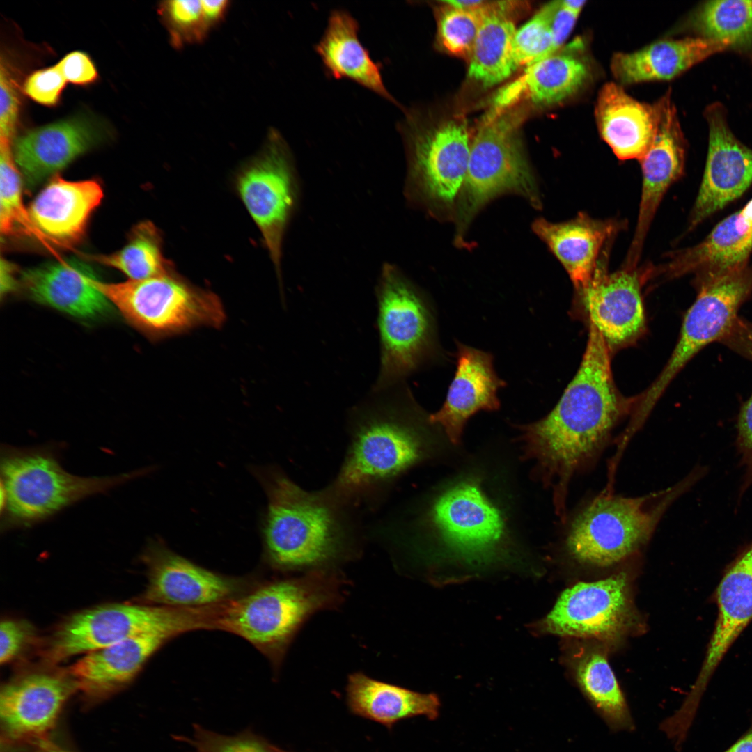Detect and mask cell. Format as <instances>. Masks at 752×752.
Listing matches in <instances>:
<instances>
[{"label":"cell","mask_w":752,"mask_h":752,"mask_svg":"<svg viewBox=\"0 0 752 752\" xmlns=\"http://www.w3.org/2000/svg\"><path fill=\"white\" fill-rule=\"evenodd\" d=\"M611 244L603 251L589 283L579 292L589 323L598 331L611 351L629 344L645 329L641 287L648 279L645 268L622 267L609 272L607 262Z\"/></svg>","instance_id":"obj_16"},{"label":"cell","mask_w":752,"mask_h":752,"mask_svg":"<svg viewBox=\"0 0 752 752\" xmlns=\"http://www.w3.org/2000/svg\"><path fill=\"white\" fill-rule=\"evenodd\" d=\"M698 295L687 311L677 343L668 362L650 387L638 396L634 414L642 422L677 374L700 350L721 340L737 320L752 293V265L717 276H696Z\"/></svg>","instance_id":"obj_8"},{"label":"cell","mask_w":752,"mask_h":752,"mask_svg":"<svg viewBox=\"0 0 752 752\" xmlns=\"http://www.w3.org/2000/svg\"><path fill=\"white\" fill-rule=\"evenodd\" d=\"M107 134L100 120L77 116L18 136L13 146V157L27 186L33 188L100 143Z\"/></svg>","instance_id":"obj_21"},{"label":"cell","mask_w":752,"mask_h":752,"mask_svg":"<svg viewBox=\"0 0 752 752\" xmlns=\"http://www.w3.org/2000/svg\"><path fill=\"white\" fill-rule=\"evenodd\" d=\"M724 107L709 105L707 160L702 182L691 212L689 230L740 197L752 184V149L733 134Z\"/></svg>","instance_id":"obj_18"},{"label":"cell","mask_w":752,"mask_h":752,"mask_svg":"<svg viewBox=\"0 0 752 752\" xmlns=\"http://www.w3.org/2000/svg\"><path fill=\"white\" fill-rule=\"evenodd\" d=\"M1 295L7 294L15 289L18 281L16 277V267L10 261L1 258Z\"/></svg>","instance_id":"obj_49"},{"label":"cell","mask_w":752,"mask_h":752,"mask_svg":"<svg viewBox=\"0 0 752 752\" xmlns=\"http://www.w3.org/2000/svg\"><path fill=\"white\" fill-rule=\"evenodd\" d=\"M159 14L176 49L199 43L210 33L204 22L201 0H169L161 2Z\"/></svg>","instance_id":"obj_40"},{"label":"cell","mask_w":752,"mask_h":752,"mask_svg":"<svg viewBox=\"0 0 752 752\" xmlns=\"http://www.w3.org/2000/svg\"><path fill=\"white\" fill-rule=\"evenodd\" d=\"M637 620L629 579L620 572L567 588L531 629L540 634L611 641L629 633Z\"/></svg>","instance_id":"obj_13"},{"label":"cell","mask_w":752,"mask_h":752,"mask_svg":"<svg viewBox=\"0 0 752 752\" xmlns=\"http://www.w3.org/2000/svg\"><path fill=\"white\" fill-rule=\"evenodd\" d=\"M435 11L439 44L448 53L470 59L480 26L483 10H464L443 1Z\"/></svg>","instance_id":"obj_39"},{"label":"cell","mask_w":752,"mask_h":752,"mask_svg":"<svg viewBox=\"0 0 752 752\" xmlns=\"http://www.w3.org/2000/svg\"><path fill=\"white\" fill-rule=\"evenodd\" d=\"M43 752H71L64 749L48 739H42L36 744Z\"/></svg>","instance_id":"obj_51"},{"label":"cell","mask_w":752,"mask_h":752,"mask_svg":"<svg viewBox=\"0 0 752 752\" xmlns=\"http://www.w3.org/2000/svg\"><path fill=\"white\" fill-rule=\"evenodd\" d=\"M67 82L84 86L93 83L98 77L95 65L87 54L73 51L56 64Z\"/></svg>","instance_id":"obj_47"},{"label":"cell","mask_w":752,"mask_h":752,"mask_svg":"<svg viewBox=\"0 0 752 752\" xmlns=\"http://www.w3.org/2000/svg\"><path fill=\"white\" fill-rule=\"evenodd\" d=\"M736 445L744 468L743 486L752 484V395L740 409L737 423Z\"/></svg>","instance_id":"obj_45"},{"label":"cell","mask_w":752,"mask_h":752,"mask_svg":"<svg viewBox=\"0 0 752 752\" xmlns=\"http://www.w3.org/2000/svg\"><path fill=\"white\" fill-rule=\"evenodd\" d=\"M734 47L728 41L703 37L656 41L611 59L614 77L621 84L670 80L709 56Z\"/></svg>","instance_id":"obj_29"},{"label":"cell","mask_w":752,"mask_h":752,"mask_svg":"<svg viewBox=\"0 0 752 752\" xmlns=\"http://www.w3.org/2000/svg\"><path fill=\"white\" fill-rule=\"evenodd\" d=\"M78 691L66 672H35L8 682L0 694L1 726L6 737L36 744L47 739L69 697Z\"/></svg>","instance_id":"obj_19"},{"label":"cell","mask_w":752,"mask_h":752,"mask_svg":"<svg viewBox=\"0 0 752 752\" xmlns=\"http://www.w3.org/2000/svg\"><path fill=\"white\" fill-rule=\"evenodd\" d=\"M342 587L339 576L324 568L276 581L224 608L217 627L243 637L279 660L306 620L339 604Z\"/></svg>","instance_id":"obj_5"},{"label":"cell","mask_w":752,"mask_h":752,"mask_svg":"<svg viewBox=\"0 0 752 752\" xmlns=\"http://www.w3.org/2000/svg\"><path fill=\"white\" fill-rule=\"evenodd\" d=\"M377 297L381 354L373 392L400 384L425 361L432 346L428 307L395 267H383Z\"/></svg>","instance_id":"obj_9"},{"label":"cell","mask_w":752,"mask_h":752,"mask_svg":"<svg viewBox=\"0 0 752 752\" xmlns=\"http://www.w3.org/2000/svg\"><path fill=\"white\" fill-rule=\"evenodd\" d=\"M701 37L730 42L733 46L752 40V0L705 2L694 16Z\"/></svg>","instance_id":"obj_37"},{"label":"cell","mask_w":752,"mask_h":752,"mask_svg":"<svg viewBox=\"0 0 752 752\" xmlns=\"http://www.w3.org/2000/svg\"><path fill=\"white\" fill-rule=\"evenodd\" d=\"M573 678L594 711L614 733L631 732L634 722L625 695L600 649H589L572 666Z\"/></svg>","instance_id":"obj_34"},{"label":"cell","mask_w":752,"mask_h":752,"mask_svg":"<svg viewBox=\"0 0 752 752\" xmlns=\"http://www.w3.org/2000/svg\"><path fill=\"white\" fill-rule=\"evenodd\" d=\"M622 228L617 220L595 219L584 212L558 223L538 219L533 225L578 292L589 283L603 251Z\"/></svg>","instance_id":"obj_26"},{"label":"cell","mask_w":752,"mask_h":752,"mask_svg":"<svg viewBox=\"0 0 752 752\" xmlns=\"http://www.w3.org/2000/svg\"><path fill=\"white\" fill-rule=\"evenodd\" d=\"M705 473V468L697 467L674 485L641 496L618 495L604 488L562 522L566 554L579 563L595 567L627 560L649 542L671 505Z\"/></svg>","instance_id":"obj_4"},{"label":"cell","mask_w":752,"mask_h":752,"mask_svg":"<svg viewBox=\"0 0 752 752\" xmlns=\"http://www.w3.org/2000/svg\"><path fill=\"white\" fill-rule=\"evenodd\" d=\"M390 389L352 407L348 444L339 470L325 488L360 512L374 510L398 480L425 457V439L404 393Z\"/></svg>","instance_id":"obj_2"},{"label":"cell","mask_w":752,"mask_h":752,"mask_svg":"<svg viewBox=\"0 0 752 752\" xmlns=\"http://www.w3.org/2000/svg\"><path fill=\"white\" fill-rule=\"evenodd\" d=\"M103 198L97 180L72 181L56 175L31 203L30 218L45 240L62 246L78 244Z\"/></svg>","instance_id":"obj_24"},{"label":"cell","mask_w":752,"mask_h":752,"mask_svg":"<svg viewBox=\"0 0 752 752\" xmlns=\"http://www.w3.org/2000/svg\"><path fill=\"white\" fill-rule=\"evenodd\" d=\"M611 350L595 327L579 367L557 404L545 417L519 425L524 457L535 460L537 476L551 490L555 512L567 515L572 479L591 469L612 441L613 431L631 415L636 398L617 389Z\"/></svg>","instance_id":"obj_1"},{"label":"cell","mask_w":752,"mask_h":752,"mask_svg":"<svg viewBox=\"0 0 752 752\" xmlns=\"http://www.w3.org/2000/svg\"><path fill=\"white\" fill-rule=\"evenodd\" d=\"M148 565L146 601L175 609L217 604L233 596L240 583L202 567L152 541L143 556Z\"/></svg>","instance_id":"obj_20"},{"label":"cell","mask_w":752,"mask_h":752,"mask_svg":"<svg viewBox=\"0 0 752 752\" xmlns=\"http://www.w3.org/2000/svg\"><path fill=\"white\" fill-rule=\"evenodd\" d=\"M80 477L65 471L46 448L6 446L1 455V511L4 529L29 526L89 496L146 473Z\"/></svg>","instance_id":"obj_6"},{"label":"cell","mask_w":752,"mask_h":752,"mask_svg":"<svg viewBox=\"0 0 752 752\" xmlns=\"http://www.w3.org/2000/svg\"><path fill=\"white\" fill-rule=\"evenodd\" d=\"M10 142L0 139L1 233L5 237L35 236L45 242L24 206L21 173L14 159Z\"/></svg>","instance_id":"obj_38"},{"label":"cell","mask_w":752,"mask_h":752,"mask_svg":"<svg viewBox=\"0 0 752 752\" xmlns=\"http://www.w3.org/2000/svg\"><path fill=\"white\" fill-rule=\"evenodd\" d=\"M32 634L29 625L6 619L0 625V662L8 663L22 650Z\"/></svg>","instance_id":"obj_46"},{"label":"cell","mask_w":752,"mask_h":752,"mask_svg":"<svg viewBox=\"0 0 752 752\" xmlns=\"http://www.w3.org/2000/svg\"><path fill=\"white\" fill-rule=\"evenodd\" d=\"M88 265L63 260L23 272L20 284L32 299L79 318L104 314L109 301L92 283Z\"/></svg>","instance_id":"obj_28"},{"label":"cell","mask_w":752,"mask_h":752,"mask_svg":"<svg viewBox=\"0 0 752 752\" xmlns=\"http://www.w3.org/2000/svg\"><path fill=\"white\" fill-rule=\"evenodd\" d=\"M173 635L150 632L86 654L68 670L78 691L91 700L121 689L139 673L148 658Z\"/></svg>","instance_id":"obj_27"},{"label":"cell","mask_w":752,"mask_h":752,"mask_svg":"<svg viewBox=\"0 0 752 752\" xmlns=\"http://www.w3.org/2000/svg\"><path fill=\"white\" fill-rule=\"evenodd\" d=\"M582 42L573 41L532 65L517 79L494 96L489 109L499 111L526 100L535 106L548 107L577 93L590 76L588 62L581 53Z\"/></svg>","instance_id":"obj_25"},{"label":"cell","mask_w":752,"mask_h":752,"mask_svg":"<svg viewBox=\"0 0 752 752\" xmlns=\"http://www.w3.org/2000/svg\"><path fill=\"white\" fill-rule=\"evenodd\" d=\"M66 80L57 65L33 72L26 79L23 91L33 101L55 106L61 98Z\"/></svg>","instance_id":"obj_43"},{"label":"cell","mask_w":752,"mask_h":752,"mask_svg":"<svg viewBox=\"0 0 752 752\" xmlns=\"http://www.w3.org/2000/svg\"><path fill=\"white\" fill-rule=\"evenodd\" d=\"M201 4L204 22L209 31L223 20L230 7L228 0H201Z\"/></svg>","instance_id":"obj_48"},{"label":"cell","mask_w":752,"mask_h":752,"mask_svg":"<svg viewBox=\"0 0 752 752\" xmlns=\"http://www.w3.org/2000/svg\"><path fill=\"white\" fill-rule=\"evenodd\" d=\"M718 616L698 675L683 703L696 711L723 657L752 620V541L728 568L716 590Z\"/></svg>","instance_id":"obj_22"},{"label":"cell","mask_w":752,"mask_h":752,"mask_svg":"<svg viewBox=\"0 0 752 752\" xmlns=\"http://www.w3.org/2000/svg\"><path fill=\"white\" fill-rule=\"evenodd\" d=\"M359 25L348 12L331 11L327 25L314 49L329 77L347 79L397 104L386 88L380 63L374 61L358 37Z\"/></svg>","instance_id":"obj_32"},{"label":"cell","mask_w":752,"mask_h":752,"mask_svg":"<svg viewBox=\"0 0 752 752\" xmlns=\"http://www.w3.org/2000/svg\"><path fill=\"white\" fill-rule=\"evenodd\" d=\"M346 696L353 713L389 727L416 716L434 719L440 707L434 694L414 691L376 680L362 673L350 675Z\"/></svg>","instance_id":"obj_33"},{"label":"cell","mask_w":752,"mask_h":752,"mask_svg":"<svg viewBox=\"0 0 752 752\" xmlns=\"http://www.w3.org/2000/svg\"><path fill=\"white\" fill-rule=\"evenodd\" d=\"M6 60L0 67V139L11 141L20 106L17 84Z\"/></svg>","instance_id":"obj_44"},{"label":"cell","mask_w":752,"mask_h":752,"mask_svg":"<svg viewBox=\"0 0 752 752\" xmlns=\"http://www.w3.org/2000/svg\"><path fill=\"white\" fill-rule=\"evenodd\" d=\"M551 2L545 5L516 31L514 54L518 67L533 63L558 52L551 29Z\"/></svg>","instance_id":"obj_41"},{"label":"cell","mask_w":752,"mask_h":752,"mask_svg":"<svg viewBox=\"0 0 752 752\" xmlns=\"http://www.w3.org/2000/svg\"><path fill=\"white\" fill-rule=\"evenodd\" d=\"M516 31L510 17L493 8L483 9L469 59V77L484 87L508 78L518 68L513 47Z\"/></svg>","instance_id":"obj_35"},{"label":"cell","mask_w":752,"mask_h":752,"mask_svg":"<svg viewBox=\"0 0 752 752\" xmlns=\"http://www.w3.org/2000/svg\"><path fill=\"white\" fill-rule=\"evenodd\" d=\"M428 519L444 542L467 560H489L506 538L502 515L473 479L460 481L439 496Z\"/></svg>","instance_id":"obj_15"},{"label":"cell","mask_w":752,"mask_h":752,"mask_svg":"<svg viewBox=\"0 0 752 752\" xmlns=\"http://www.w3.org/2000/svg\"><path fill=\"white\" fill-rule=\"evenodd\" d=\"M90 258L118 269L132 280L152 278L171 271L163 255L162 234L153 223L147 221L133 228L127 244L121 249Z\"/></svg>","instance_id":"obj_36"},{"label":"cell","mask_w":752,"mask_h":752,"mask_svg":"<svg viewBox=\"0 0 752 752\" xmlns=\"http://www.w3.org/2000/svg\"><path fill=\"white\" fill-rule=\"evenodd\" d=\"M253 473L267 497L262 533L273 566L319 568L352 552L363 529L359 511L325 487L302 488L278 467L256 468Z\"/></svg>","instance_id":"obj_3"},{"label":"cell","mask_w":752,"mask_h":752,"mask_svg":"<svg viewBox=\"0 0 752 752\" xmlns=\"http://www.w3.org/2000/svg\"><path fill=\"white\" fill-rule=\"evenodd\" d=\"M457 344L456 370L446 400L441 409L428 418L430 423L441 425L454 445L460 442L464 425L471 416L480 410L499 409L497 391L506 386L494 371L490 353Z\"/></svg>","instance_id":"obj_23"},{"label":"cell","mask_w":752,"mask_h":752,"mask_svg":"<svg viewBox=\"0 0 752 752\" xmlns=\"http://www.w3.org/2000/svg\"><path fill=\"white\" fill-rule=\"evenodd\" d=\"M657 123L648 150L639 161L642 187L636 224L623 267L637 268L650 226L665 194L684 173L686 145L669 93L654 104Z\"/></svg>","instance_id":"obj_17"},{"label":"cell","mask_w":752,"mask_h":752,"mask_svg":"<svg viewBox=\"0 0 752 752\" xmlns=\"http://www.w3.org/2000/svg\"><path fill=\"white\" fill-rule=\"evenodd\" d=\"M523 111L489 110L471 141L464 187L471 211L508 191L539 202L519 137Z\"/></svg>","instance_id":"obj_11"},{"label":"cell","mask_w":752,"mask_h":752,"mask_svg":"<svg viewBox=\"0 0 752 752\" xmlns=\"http://www.w3.org/2000/svg\"><path fill=\"white\" fill-rule=\"evenodd\" d=\"M93 285L133 327L152 338L178 334L201 326L218 328L225 321L219 297L171 272L141 280Z\"/></svg>","instance_id":"obj_7"},{"label":"cell","mask_w":752,"mask_h":752,"mask_svg":"<svg viewBox=\"0 0 752 752\" xmlns=\"http://www.w3.org/2000/svg\"><path fill=\"white\" fill-rule=\"evenodd\" d=\"M723 752H752V716L748 729Z\"/></svg>","instance_id":"obj_50"},{"label":"cell","mask_w":752,"mask_h":752,"mask_svg":"<svg viewBox=\"0 0 752 752\" xmlns=\"http://www.w3.org/2000/svg\"><path fill=\"white\" fill-rule=\"evenodd\" d=\"M202 611L162 606L110 604L72 615L53 634L46 657L53 663L87 654L140 634L164 632L173 636L208 627Z\"/></svg>","instance_id":"obj_10"},{"label":"cell","mask_w":752,"mask_h":752,"mask_svg":"<svg viewBox=\"0 0 752 752\" xmlns=\"http://www.w3.org/2000/svg\"><path fill=\"white\" fill-rule=\"evenodd\" d=\"M236 188L281 280L283 241L297 188L292 157L279 131L271 129L262 150L241 169Z\"/></svg>","instance_id":"obj_12"},{"label":"cell","mask_w":752,"mask_h":752,"mask_svg":"<svg viewBox=\"0 0 752 752\" xmlns=\"http://www.w3.org/2000/svg\"><path fill=\"white\" fill-rule=\"evenodd\" d=\"M751 252L752 229L738 211L716 224L700 243L673 253L659 267H650V274L717 276L746 265Z\"/></svg>","instance_id":"obj_30"},{"label":"cell","mask_w":752,"mask_h":752,"mask_svg":"<svg viewBox=\"0 0 752 752\" xmlns=\"http://www.w3.org/2000/svg\"><path fill=\"white\" fill-rule=\"evenodd\" d=\"M595 119L602 139L621 160H640L653 141L657 117L655 106L641 102L615 83L600 89Z\"/></svg>","instance_id":"obj_31"},{"label":"cell","mask_w":752,"mask_h":752,"mask_svg":"<svg viewBox=\"0 0 752 752\" xmlns=\"http://www.w3.org/2000/svg\"><path fill=\"white\" fill-rule=\"evenodd\" d=\"M400 129L407 145L412 184L430 201L453 202L468 171L472 140L467 121L454 118L423 127L407 118Z\"/></svg>","instance_id":"obj_14"},{"label":"cell","mask_w":752,"mask_h":752,"mask_svg":"<svg viewBox=\"0 0 752 752\" xmlns=\"http://www.w3.org/2000/svg\"><path fill=\"white\" fill-rule=\"evenodd\" d=\"M739 212L744 223L752 229V199Z\"/></svg>","instance_id":"obj_52"},{"label":"cell","mask_w":752,"mask_h":752,"mask_svg":"<svg viewBox=\"0 0 752 752\" xmlns=\"http://www.w3.org/2000/svg\"><path fill=\"white\" fill-rule=\"evenodd\" d=\"M196 752H284L249 730L226 735L195 725L192 737H182Z\"/></svg>","instance_id":"obj_42"}]
</instances>
